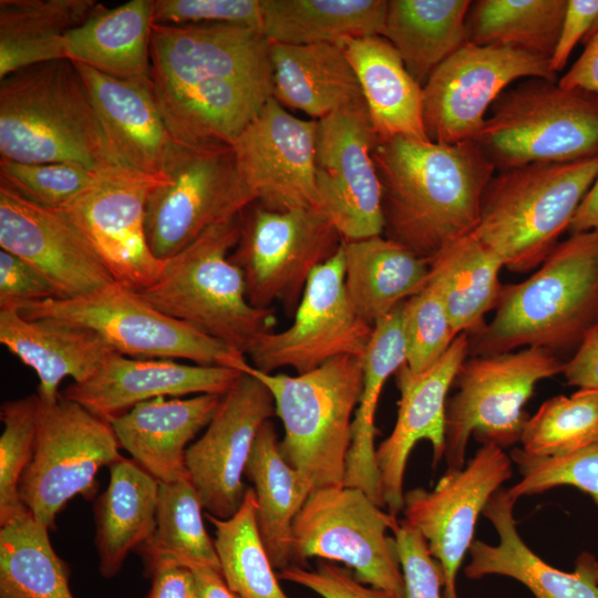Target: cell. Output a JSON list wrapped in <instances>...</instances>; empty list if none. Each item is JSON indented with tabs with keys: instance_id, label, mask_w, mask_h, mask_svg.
Masks as SVG:
<instances>
[{
	"instance_id": "obj_1",
	"label": "cell",
	"mask_w": 598,
	"mask_h": 598,
	"mask_svg": "<svg viewBox=\"0 0 598 598\" xmlns=\"http://www.w3.org/2000/svg\"><path fill=\"white\" fill-rule=\"evenodd\" d=\"M269 45L240 24L154 23L151 81L173 140L230 145L272 96Z\"/></svg>"
},
{
	"instance_id": "obj_48",
	"label": "cell",
	"mask_w": 598,
	"mask_h": 598,
	"mask_svg": "<svg viewBox=\"0 0 598 598\" xmlns=\"http://www.w3.org/2000/svg\"><path fill=\"white\" fill-rule=\"evenodd\" d=\"M102 173L68 163L25 164L0 157V185L53 210L89 189Z\"/></svg>"
},
{
	"instance_id": "obj_2",
	"label": "cell",
	"mask_w": 598,
	"mask_h": 598,
	"mask_svg": "<svg viewBox=\"0 0 598 598\" xmlns=\"http://www.w3.org/2000/svg\"><path fill=\"white\" fill-rule=\"evenodd\" d=\"M372 157L384 237L430 261L475 230L484 190L496 169L474 141L445 145L375 137Z\"/></svg>"
},
{
	"instance_id": "obj_17",
	"label": "cell",
	"mask_w": 598,
	"mask_h": 598,
	"mask_svg": "<svg viewBox=\"0 0 598 598\" xmlns=\"http://www.w3.org/2000/svg\"><path fill=\"white\" fill-rule=\"evenodd\" d=\"M162 176L128 166L103 172L97 182L61 209L81 233L115 281L134 292L161 275L145 234L146 203Z\"/></svg>"
},
{
	"instance_id": "obj_41",
	"label": "cell",
	"mask_w": 598,
	"mask_h": 598,
	"mask_svg": "<svg viewBox=\"0 0 598 598\" xmlns=\"http://www.w3.org/2000/svg\"><path fill=\"white\" fill-rule=\"evenodd\" d=\"M567 0L471 1L467 40L509 47L549 60L558 42Z\"/></svg>"
},
{
	"instance_id": "obj_21",
	"label": "cell",
	"mask_w": 598,
	"mask_h": 598,
	"mask_svg": "<svg viewBox=\"0 0 598 598\" xmlns=\"http://www.w3.org/2000/svg\"><path fill=\"white\" fill-rule=\"evenodd\" d=\"M276 414L269 389L243 373L223 395L204 434L186 452L190 482L208 514L226 519L241 506L245 468L261 425Z\"/></svg>"
},
{
	"instance_id": "obj_18",
	"label": "cell",
	"mask_w": 598,
	"mask_h": 598,
	"mask_svg": "<svg viewBox=\"0 0 598 598\" xmlns=\"http://www.w3.org/2000/svg\"><path fill=\"white\" fill-rule=\"evenodd\" d=\"M504 448L483 444L463 468H448L432 491L404 493V519L424 537L440 566L443 598H458L456 577L474 540L480 515L512 476Z\"/></svg>"
},
{
	"instance_id": "obj_27",
	"label": "cell",
	"mask_w": 598,
	"mask_h": 598,
	"mask_svg": "<svg viewBox=\"0 0 598 598\" xmlns=\"http://www.w3.org/2000/svg\"><path fill=\"white\" fill-rule=\"evenodd\" d=\"M0 342L39 379L37 395L47 403L59 400V388L90 378L115 352L95 331L55 318L28 319L12 307L0 308Z\"/></svg>"
},
{
	"instance_id": "obj_15",
	"label": "cell",
	"mask_w": 598,
	"mask_h": 598,
	"mask_svg": "<svg viewBox=\"0 0 598 598\" xmlns=\"http://www.w3.org/2000/svg\"><path fill=\"white\" fill-rule=\"evenodd\" d=\"M293 316L287 329L264 333L250 346L246 355L255 369L272 373L292 368L301 374L341 355L362 359L373 327L348 297L342 245L313 269Z\"/></svg>"
},
{
	"instance_id": "obj_35",
	"label": "cell",
	"mask_w": 598,
	"mask_h": 598,
	"mask_svg": "<svg viewBox=\"0 0 598 598\" xmlns=\"http://www.w3.org/2000/svg\"><path fill=\"white\" fill-rule=\"evenodd\" d=\"M467 0H389L381 37L422 86L467 40Z\"/></svg>"
},
{
	"instance_id": "obj_19",
	"label": "cell",
	"mask_w": 598,
	"mask_h": 598,
	"mask_svg": "<svg viewBox=\"0 0 598 598\" xmlns=\"http://www.w3.org/2000/svg\"><path fill=\"white\" fill-rule=\"evenodd\" d=\"M374 142L367 106L344 109L318 121L317 209L344 240L383 235Z\"/></svg>"
},
{
	"instance_id": "obj_5",
	"label": "cell",
	"mask_w": 598,
	"mask_h": 598,
	"mask_svg": "<svg viewBox=\"0 0 598 598\" xmlns=\"http://www.w3.org/2000/svg\"><path fill=\"white\" fill-rule=\"evenodd\" d=\"M597 173L598 156L498 172L484 190L473 234L499 256L508 270L532 271L569 229Z\"/></svg>"
},
{
	"instance_id": "obj_50",
	"label": "cell",
	"mask_w": 598,
	"mask_h": 598,
	"mask_svg": "<svg viewBox=\"0 0 598 598\" xmlns=\"http://www.w3.org/2000/svg\"><path fill=\"white\" fill-rule=\"evenodd\" d=\"M393 533L401 566L404 598H443V579L424 537L405 519L398 520Z\"/></svg>"
},
{
	"instance_id": "obj_23",
	"label": "cell",
	"mask_w": 598,
	"mask_h": 598,
	"mask_svg": "<svg viewBox=\"0 0 598 598\" xmlns=\"http://www.w3.org/2000/svg\"><path fill=\"white\" fill-rule=\"evenodd\" d=\"M467 357V333H460L425 371L413 373L405 363L395 372L400 391L396 422L375 451L384 504L395 516L403 509L404 474L416 443L422 440L431 443L434 468L444 457L447 393Z\"/></svg>"
},
{
	"instance_id": "obj_31",
	"label": "cell",
	"mask_w": 598,
	"mask_h": 598,
	"mask_svg": "<svg viewBox=\"0 0 598 598\" xmlns=\"http://www.w3.org/2000/svg\"><path fill=\"white\" fill-rule=\"evenodd\" d=\"M110 480L94 505L95 546L104 578L118 574L156 526L159 482L134 460L121 456L109 466Z\"/></svg>"
},
{
	"instance_id": "obj_12",
	"label": "cell",
	"mask_w": 598,
	"mask_h": 598,
	"mask_svg": "<svg viewBox=\"0 0 598 598\" xmlns=\"http://www.w3.org/2000/svg\"><path fill=\"white\" fill-rule=\"evenodd\" d=\"M398 520L360 488L313 491L293 520L292 565L307 568L313 557L343 563L362 584L404 598L394 538L388 536Z\"/></svg>"
},
{
	"instance_id": "obj_38",
	"label": "cell",
	"mask_w": 598,
	"mask_h": 598,
	"mask_svg": "<svg viewBox=\"0 0 598 598\" xmlns=\"http://www.w3.org/2000/svg\"><path fill=\"white\" fill-rule=\"evenodd\" d=\"M385 0H262L261 32L269 42L339 43L381 35Z\"/></svg>"
},
{
	"instance_id": "obj_30",
	"label": "cell",
	"mask_w": 598,
	"mask_h": 598,
	"mask_svg": "<svg viewBox=\"0 0 598 598\" xmlns=\"http://www.w3.org/2000/svg\"><path fill=\"white\" fill-rule=\"evenodd\" d=\"M360 83L378 140L404 136L430 141L423 122V86L381 35L339 42Z\"/></svg>"
},
{
	"instance_id": "obj_37",
	"label": "cell",
	"mask_w": 598,
	"mask_h": 598,
	"mask_svg": "<svg viewBox=\"0 0 598 598\" xmlns=\"http://www.w3.org/2000/svg\"><path fill=\"white\" fill-rule=\"evenodd\" d=\"M94 0H0V79L65 59V38L92 14Z\"/></svg>"
},
{
	"instance_id": "obj_40",
	"label": "cell",
	"mask_w": 598,
	"mask_h": 598,
	"mask_svg": "<svg viewBox=\"0 0 598 598\" xmlns=\"http://www.w3.org/2000/svg\"><path fill=\"white\" fill-rule=\"evenodd\" d=\"M49 532L29 512L0 527V598H74Z\"/></svg>"
},
{
	"instance_id": "obj_49",
	"label": "cell",
	"mask_w": 598,
	"mask_h": 598,
	"mask_svg": "<svg viewBox=\"0 0 598 598\" xmlns=\"http://www.w3.org/2000/svg\"><path fill=\"white\" fill-rule=\"evenodd\" d=\"M154 23H233L261 30L262 0H155Z\"/></svg>"
},
{
	"instance_id": "obj_42",
	"label": "cell",
	"mask_w": 598,
	"mask_h": 598,
	"mask_svg": "<svg viewBox=\"0 0 598 598\" xmlns=\"http://www.w3.org/2000/svg\"><path fill=\"white\" fill-rule=\"evenodd\" d=\"M203 508L189 478L159 483L155 529L136 550L147 576L163 560L186 567L206 565L221 571L214 540L204 525Z\"/></svg>"
},
{
	"instance_id": "obj_44",
	"label": "cell",
	"mask_w": 598,
	"mask_h": 598,
	"mask_svg": "<svg viewBox=\"0 0 598 598\" xmlns=\"http://www.w3.org/2000/svg\"><path fill=\"white\" fill-rule=\"evenodd\" d=\"M522 450L550 457L598 443V389H579L546 400L522 432Z\"/></svg>"
},
{
	"instance_id": "obj_45",
	"label": "cell",
	"mask_w": 598,
	"mask_h": 598,
	"mask_svg": "<svg viewBox=\"0 0 598 598\" xmlns=\"http://www.w3.org/2000/svg\"><path fill=\"white\" fill-rule=\"evenodd\" d=\"M38 401L31 394L1 405L0 526L29 512L20 499L19 485L33 455Z\"/></svg>"
},
{
	"instance_id": "obj_57",
	"label": "cell",
	"mask_w": 598,
	"mask_h": 598,
	"mask_svg": "<svg viewBox=\"0 0 598 598\" xmlns=\"http://www.w3.org/2000/svg\"><path fill=\"white\" fill-rule=\"evenodd\" d=\"M188 568L194 574L198 598H237L219 569L206 565H194Z\"/></svg>"
},
{
	"instance_id": "obj_6",
	"label": "cell",
	"mask_w": 598,
	"mask_h": 598,
	"mask_svg": "<svg viewBox=\"0 0 598 598\" xmlns=\"http://www.w3.org/2000/svg\"><path fill=\"white\" fill-rule=\"evenodd\" d=\"M240 220L241 215L207 229L165 260L158 278L135 293L161 312L246 354L258 337L272 331L276 313L249 303L243 272L229 260Z\"/></svg>"
},
{
	"instance_id": "obj_54",
	"label": "cell",
	"mask_w": 598,
	"mask_h": 598,
	"mask_svg": "<svg viewBox=\"0 0 598 598\" xmlns=\"http://www.w3.org/2000/svg\"><path fill=\"white\" fill-rule=\"evenodd\" d=\"M148 577L152 586L146 598H198L193 571L176 561H161Z\"/></svg>"
},
{
	"instance_id": "obj_13",
	"label": "cell",
	"mask_w": 598,
	"mask_h": 598,
	"mask_svg": "<svg viewBox=\"0 0 598 598\" xmlns=\"http://www.w3.org/2000/svg\"><path fill=\"white\" fill-rule=\"evenodd\" d=\"M38 400L34 450L19 495L33 518L54 530L71 498L93 497L97 471L122 456L121 446L112 425L81 404L62 394L52 403Z\"/></svg>"
},
{
	"instance_id": "obj_8",
	"label": "cell",
	"mask_w": 598,
	"mask_h": 598,
	"mask_svg": "<svg viewBox=\"0 0 598 598\" xmlns=\"http://www.w3.org/2000/svg\"><path fill=\"white\" fill-rule=\"evenodd\" d=\"M497 172L598 156V93L532 78L505 90L473 140Z\"/></svg>"
},
{
	"instance_id": "obj_43",
	"label": "cell",
	"mask_w": 598,
	"mask_h": 598,
	"mask_svg": "<svg viewBox=\"0 0 598 598\" xmlns=\"http://www.w3.org/2000/svg\"><path fill=\"white\" fill-rule=\"evenodd\" d=\"M205 517L215 527V548L225 581L237 598H289L279 584L257 523V498L248 487L229 518Z\"/></svg>"
},
{
	"instance_id": "obj_47",
	"label": "cell",
	"mask_w": 598,
	"mask_h": 598,
	"mask_svg": "<svg viewBox=\"0 0 598 598\" xmlns=\"http://www.w3.org/2000/svg\"><path fill=\"white\" fill-rule=\"evenodd\" d=\"M509 457L520 474V480L507 488L514 499L573 486L588 494L598 506V443L550 457L533 456L515 447Z\"/></svg>"
},
{
	"instance_id": "obj_22",
	"label": "cell",
	"mask_w": 598,
	"mask_h": 598,
	"mask_svg": "<svg viewBox=\"0 0 598 598\" xmlns=\"http://www.w3.org/2000/svg\"><path fill=\"white\" fill-rule=\"evenodd\" d=\"M0 246L34 267L52 285L59 299L87 298L118 286L62 213L33 204L3 185Z\"/></svg>"
},
{
	"instance_id": "obj_34",
	"label": "cell",
	"mask_w": 598,
	"mask_h": 598,
	"mask_svg": "<svg viewBox=\"0 0 598 598\" xmlns=\"http://www.w3.org/2000/svg\"><path fill=\"white\" fill-rule=\"evenodd\" d=\"M274 423L266 421L255 440L245 475L257 498V523L275 569L292 565L293 520L312 493L309 482L282 457Z\"/></svg>"
},
{
	"instance_id": "obj_32",
	"label": "cell",
	"mask_w": 598,
	"mask_h": 598,
	"mask_svg": "<svg viewBox=\"0 0 598 598\" xmlns=\"http://www.w3.org/2000/svg\"><path fill=\"white\" fill-rule=\"evenodd\" d=\"M348 297L370 326L427 283L430 261L383 235L342 241Z\"/></svg>"
},
{
	"instance_id": "obj_55",
	"label": "cell",
	"mask_w": 598,
	"mask_h": 598,
	"mask_svg": "<svg viewBox=\"0 0 598 598\" xmlns=\"http://www.w3.org/2000/svg\"><path fill=\"white\" fill-rule=\"evenodd\" d=\"M563 374L569 385L598 389V327L586 336L574 355L565 362Z\"/></svg>"
},
{
	"instance_id": "obj_28",
	"label": "cell",
	"mask_w": 598,
	"mask_h": 598,
	"mask_svg": "<svg viewBox=\"0 0 598 598\" xmlns=\"http://www.w3.org/2000/svg\"><path fill=\"white\" fill-rule=\"evenodd\" d=\"M73 64L121 161L144 174L162 176L173 137L158 107L151 78L117 79L82 63Z\"/></svg>"
},
{
	"instance_id": "obj_11",
	"label": "cell",
	"mask_w": 598,
	"mask_h": 598,
	"mask_svg": "<svg viewBox=\"0 0 598 598\" xmlns=\"http://www.w3.org/2000/svg\"><path fill=\"white\" fill-rule=\"evenodd\" d=\"M8 307L28 319L55 318L86 327L116 353L130 358L184 359L244 373L252 368L246 354L198 327L161 312L120 285L87 298L27 301Z\"/></svg>"
},
{
	"instance_id": "obj_56",
	"label": "cell",
	"mask_w": 598,
	"mask_h": 598,
	"mask_svg": "<svg viewBox=\"0 0 598 598\" xmlns=\"http://www.w3.org/2000/svg\"><path fill=\"white\" fill-rule=\"evenodd\" d=\"M584 41L582 53L558 83L564 87L598 93V20Z\"/></svg>"
},
{
	"instance_id": "obj_10",
	"label": "cell",
	"mask_w": 598,
	"mask_h": 598,
	"mask_svg": "<svg viewBox=\"0 0 598 598\" xmlns=\"http://www.w3.org/2000/svg\"><path fill=\"white\" fill-rule=\"evenodd\" d=\"M566 361L545 348L528 347L466 358L446 401L445 454L448 468H463L468 440L507 448L520 441L529 415L524 405L537 382L563 373Z\"/></svg>"
},
{
	"instance_id": "obj_20",
	"label": "cell",
	"mask_w": 598,
	"mask_h": 598,
	"mask_svg": "<svg viewBox=\"0 0 598 598\" xmlns=\"http://www.w3.org/2000/svg\"><path fill=\"white\" fill-rule=\"evenodd\" d=\"M318 121L301 120L271 96L231 142L237 168L261 207L317 208Z\"/></svg>"
},
{
	"instance_id": "obj_53",
	"label": "cell",
	"mask_w": 598,
	"mask_h": 598,
	"mask_svg": "<svg viewBox=\"0 0 598 598\" xmlns=\"http://www.w3.org/2000/svg\"><path fill=\"white\" fill-rule=\"evenodd\" d=\"M598 18V0H567L560 33L549 59L554 73L564 70L567 60L579 41H584Z\"/></svg>"
},
{
	"instance_id": "obj_46",
	"label": "cell",
	"mask_w": 598,
	"mask_h": 598,
	"mask_svg": "<svg viewBox=\"0 0 598 598\" xmlns=\"http://www.w3.org/2000/svg\"><path fill=\"white\" fill-rule=\"evenodd\" d=\"M403 327L406 365L413 373L432 367L456 338L443 291L431 274L424 288L403 302Z\"/></svg>"
},
{
	"instance_id": "obj_58",
	"label": "cell",
	"mask_w": 598,
	"mask_h": 598,
	"mask_svg": "<svg viewBox=\"0 0 598 598\" xmlns=\"http://www.w3.org/2000/svg\"><path fill=\"white\" fill-rule=\"evenodd\" d=\"M568 230L571 234L587 231L598 234V173L581 200Z\"/></svg>"
},
{
	"instance_id": "obj_26",
	"label": "cell",
	"mask_w": 598,
	"mask_h": 598,
	"mask_svg": "<svg viewBox=\"0 0 598 598\" xmlns=\"http://www.w3.org/2000/svg\"><path fill=\"white\" fill-rule=\"evenodd\" d=\"M221 398L210 393L161 396L138 403L110 424L120 446L159 483L186 480L187 445L209 424Z\"/></svg>"
},
{
	"instance_id": "obj_51",
	"label": "cell",
	"mask_w": 598,
	"mask_h": 598,
	"mask_svg": "<svg viewBox=\"0 0 598 598\" xmlns=\"http://www.w3.org/2000/svg\"><path fill=\"white\" fill-rule=\"evenodd\" d=\"M278 577L306 587L322 598H392L359 581L349 568L322 559L315 569L290 565L279 570Z\"/></svg>"
},
{
	"instance_id": "obj_29",
	"label": "cell",
	"mask_w": 598,
	"mask_h": 598,
	"mask_svg": "<svg viewBox=\"0 0 598 598\" xmlns=\"http://www.w3.org/2000/svg\"><path fill=\"white\" fill-rule=\"evenodd\" d=\"M272 96L319 121L365 106L360 83L340 43L270 42Z\"/></svg>"
},
{
	"instance_id": "obj_25",
	"label": "cell",
	"mask_w": 598,
	"mask_h": 598,
	"mask_svg": "<svg viewBox=\"0 0 598 598\" xmlns=\"http://www.w3.org/2000/svg\"><path fill=\"white\" fill-rule=\"evenodd\" d=\"M516 502L503 487L488 499L482 514L491 522L499 540L497 545L473 540L465 576L468 579L491 575L509 577L527 587L535 598H598L596 556L581 553L571 573L544 561L518 534L514 517Z\"/></svg>"
},
{
	"instance_id": "obj_7",
	"label": "cell",
	"mask_w": 598,
	"mask_h": 598,
	"mask_svg": "<svg viewBox=\"0 0 598 598\" xmlns=\"http://www.w3.org/2000/svg\"><path fill=\"white\" fill-rule=\"evenodd\" d=\"M270 391L285 435L278 442L285 461L311 485L312 492L343 486L352 422L362 392L361 360L334 358L297 375L248 372Z\"/></svg>"
},
{
	"instance_id": "obj_52",
	"label": "cell",
	"mask_w": 598,
	"mask_h": 598,
	"mask_svg": "<svg viewBox=\"0 0 598 598\" xmlns=\"http://www.w3.org/2000/svg\"><path fill=\"white\" fill-rule=\"evenodd\" d=\"M49 299H59L52 285L24 259L1 249L0 308Z\"/></svg>"
},
{
	"instance_id": "obj_9",
	"label": "cell",
	"mask_w": 598,
	"mask_h": 598,
	"mask_svg": "<svg viewBox=\"0 0 598 598\" xmlns=\"http://www.w3.org/2000/svg\"><path fill=\"white\" fill-rule=\"evenodd\" d=\"M162 175L148 195L145 216L147 244L162 261L255 203L229 144L173 140Z\"/></svg>"
},
{
	"instance_id": "obj_36",
	"label": "cell",
	"mask_w": 598,
	"mask_h": 598,
	"mask_svg": "<svg viewBox=\"0 0 598 598\" xmlns=\"http://www.w3.org/2000/svg\"><path fill=\"white\" fill-rule=\"evenodd\" d=\"M403 302L373 326L361 359L362 392L352 422V437L344 473V484L349 486L373 489L380 484L374 446V436L378 432L374 416L385 381L406 363Z\"/></svg>"
},
{
	"instance_id": "obj_4",
	"label": "cell",
	"mask_w": 598,
	"mask_h": 598,
	"mask_svg": "<svg viewBox=\"0 0 598 598\" xmlns=\"http://www.w3.org/2000/svg\"><path fill=\"white\" fill-rule=\"evenodd\" d=\"M0 157L104 172L115 153L72 61L29 65L0 79Z\"/></svg>"
},
{
	"instance_id": "obj_3",
	"label": "cell",
	"mask_w": 598,
	"mask_h": 598,
	"mask_svg": "<svg viewBox=\"0 0 598 598\" xmlns=\"http://www.w3.org/2000/svg\"><path fill=\"white\" fill-rule=\"evenodd\" d=\"M494 318L467 333L468 357L518 348L576 351L598 327V234H571L526 280L504 286Z\"/></svg>"
},
{
	"instance_id": "obj_24",
	"label": "cell",
	"mask_w": 598,
	"mask_h": 598,
	"mask_svg": "<svg viewBox=\"0 0 598 598\" xmlns=\"http://www.w3.org/2000/svg\"><path fill=\"white\" fill-rule=\"evenodd\" d=\"M243 373L219 365L136 359L113 352L90 378L69 384L61 394L111 423L138 403L161 396L224 395Z\"/></svg>"
},
{
	"instance_id": "obj_39",
	"label": "cell",
	"mask_w": 598,
	"mask_h": 598,
	"mask_svg": "<svg viewBox=\"0 0 598 598\" xmlns=\"http://www.w3.org/2000/svg\"><path fill=\"white\" fill-rule=\"evenodd\" d=\"M430 266L454 332L481 329L484 316L497 307L504 289L498 277L504 267L499 256L472 233L444 247Z\"/></svg>"
},
{
	"instance_id": "obj_16",
	"label": "cell",
	"mask_w": 598,
	"mask_h": 598,
	"mask_svg": "<svg viewBox=\"0 0 598 598\" xmlns=\"http://www.w3.org/2000/svg\"><path fill=\"white\" fill-rule=\"evenodd\" d=\"M557 81L549 60L509 47L466 42L423 85V122L431 142L473 141L486 112L520 79Z\"/></svg>"
},
{
	"instance_id": "obj_14",
	"label": "cell",
	"mask_w": 598,
	"mask_h": 598,
	"mask_svg": "<svg viewBox=\"0 0 598 598\" xmlns=\"http://www.w3.org/2000/svg\"><path fill=\"white\" fill-rule=\"evenodd\" d=\"M342 241L315 207L275 212L255 202L241 214L229 260L243 272L252 307L268 309L278 301L295 315L311 272L333 257Z\"/></svg>"
},
{
	"instance_id": "obj_33",
	"label": "cell",
	"mask_w": 598,
	"mask_h": 598,
	"mask_svg": "<svg viewBox=\"0 0 598 598\" xmlns=\"http://www.w3.org/2000/svg\"><path fill=\"white\" fill-rule=\"evenodd\" d=\"M154 0L101 3L65 38V59L117 79L151 78Z\"/></svg>"
}]
</instances>
